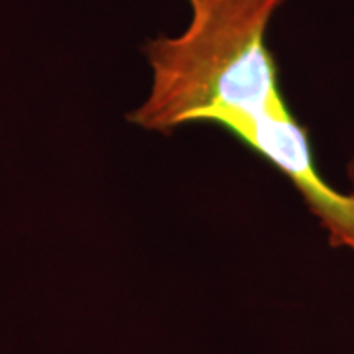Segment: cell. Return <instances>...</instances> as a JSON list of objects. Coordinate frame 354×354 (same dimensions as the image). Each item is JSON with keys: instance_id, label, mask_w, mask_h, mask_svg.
Returning a JSON list of instances; mask_svg holds the SVG:
<instances>
[{"instance_id": "obj_2", "label": "cell", "mask_w": 354, "mask_h": 354, "mask_svg": "<svg viewBox=\"0 0 354 354\" xmlns=\"http://www.w3.org/2000/svg\"><path fill=\"white\" fill-rule=\"evenodd\" d=\"M346 177H348V183H351V193L354 195V158L346 165Z\"/></svg>"}, {"instance_id": "obj_1", "label": "cell", "mask_w": 354, "mask_h": 354, "mask_svg": "<svg viewBox=\"0 0 354 354\" xmlns=\"http://www.w3.org/2000/svg\"><path fill=\"white\" fill-rule=\"evenodd\" d=\"M189 22L142 46L148 97L127 120L169 136L179 128H223L297 191L335 250L354 256V195L327 183L311 136L279 85L268 44L274 16L290 0H185Z\"/></svg>"}]
</instances>
